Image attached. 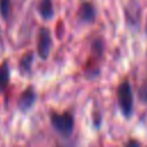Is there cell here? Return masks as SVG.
I'll list each match as a JSON object with an SVG mask.
<instances>
[{
    "mask_svg": "<svg viewBox=\"0 0 147 147\" xmlns=\"http://www.w3.org/2000/svg\"><path fill=\"white\" fill-rule=\"evenodd\" d=\"M32 62H33V53L29 52L26 54H24L20 61V68L21 71L24 74H29L31 71V67H32Z\"/></svg>",
    "mask_w": 147,
    "mask_h": 147,
    "instance_id": "cell-8",
    "label": "cell"
},
{
    "mask_svg": "<svg viewBox=\"0 0 147 147\" xmlns=\"http://www.w3.org/2000/svg\"><path fill=\"white\" fill-rule=\"evenodd\" d=\"M55 147H74V145H70V144H60Z\"/></svg>",
    "mask_w": 147,
    "mask_h": 147,
    "instance_id": "cell-12",
    "label": "cell"
},
{
    "mask_svg": "<svg viewBox=\"0 0 147 147\" xmlns=\"http://www.w3.org/2000/svg\"><path fill=\"white\" fill-rule=\"evenodd\" d=\"M10 80V69L8 61L5 60L0 64V93H2L9 85Z\"/></svg>",
    "mask_w": 147,
    "mask_h": 147,
    "instance_id": "cell-6",
    "label": "cell"
},
{
    "mask_svg": "<svg viewBox=\"0 0 147 147\" xmlns=\"http://www.w3.org/2000/svg\"><path fill=\"white\" fill-rule=\"evenodd\" d=\"M124 147H140V142L136 139H131L124 145Z\"/></svg>",
    "mask_w": 147,
    "mask_h": 147,
    "instance_id": "cell-10",
    "label": "cell"
},
{
    "mask_svg": "<svg viewBox=\"0 0 147 147\" xmlns=\"http://www.w3.org/2000/svg\"><path fill=\"white\" fill-rule=\"evenodd\" d=\"M10 9V0H0V11L3 18H7Z\"/></svg>",
    "mask_w": 147,
    "mask_h": 147,
    "instance_id": "cell-9",
    "label": "cell"
},
{
    "mask_svg": "<svg viewBox=\"0 0 147 147\" xmlns=\"http://www.w3.org/2000/svg\"><path fill=\"white\" fill-rule=\"evenodd\" d=\"M78 17L82 22H92L95 17V8L90 2H84L78 11Z\"/></svg>",
    "mask_w": 147,
    "mask_h": 147,
    "instance_id": "cell-5",
    "label": "cell"
},
{
    "mask_svg": "<svg viewBox=\"0 0 147 147\" xmlns=\"http://www.w3.org/2000/svg\"><path fill=\"white\" fill-rule=\"evenodd\" d=\"M146 31H147V28H146Z\"/></svg>",
    "mask_w": 147,
    "mask_h": 147,
    "instance_id": "cell-13",
    "label": "cell"
},
{
    "mask_svg": "<svg viewBox=\"0 0 147 147\" xmlns=\"http://www.w3.org/2000/svg\"><path fill=\"white\" fill-rule=\"evenodd\" d=\"M38 10H39L40 16L44 20H51L54 15V8H53L52 0H40Z\"/></svg>",
    "mask_w": 147,
    "mask_h": 147,
    "instance_id": "cell-7",
    "label": "cell"
},
{
    "mask_svg": "<svg viewBox=\"0 0 147 147\" xmlns=\"http://www.w3.org/2000/svg\"><path fill=\"white\" fill-rule=\"evenodd\" d=\"M34 102H36V92H34V88L30 86V87H26L21 93L17 100V108L21 111L26 113L33 107Z\"/></svg>",
    "mask_w": 147,
    "mask_h": 147,
    "instance_id": "cell-4",
    "label": "cell"
},
{
    "mask_svg": "<svg viewBox=\"0 0 147 147\" xmlns=\"http://www.w3.org/2000/svg\"><path fill=\"white\" fill-rule=\"evenodd\" d=\"M49 119H51V124L54 127V130L61 136L68 137L72 133L75 121H74V116L71 113L52 111L49 114Z\"/></svg>",
    "mask_w": 147,
    "mask_h": 147,
    "instance_id": "cell-2",
    "label": "cell"
},
{
    "mask_svg": "<svg viewBox=\"0 0 147 147\" xmlns=\"http://www.w3.org/2000/svg\"><path fill=\"white\" fill-rule=\"evenodd\" d=\"M140 98L144 99V100H147V87H142L140 90Z\"/></svg>",
    "mask_w": 147,
    "mask_h": 147,
    "instance_id": "cell-11",
    "label": "cell"
},
{
    "mask_svg": "<svg viewBox=\"0 0 147 147\" xmlns=\"http://www.w3.org/2000/svg\"><path fill=\"white\" fill-rule=\"evenodd\" d=\"M116 98H117V105L121 109L122 115L125 118H130L133 113V92L130 85V82L127 79H123L116 90Z\"/></svg>",
    "mask_w": 147,
    "mask_h": 147,
    "instance_id": "cell-1",
    "label": "cell"
},
{
    "mask_svg": "<svg viewBox=\"0 0 147 147\" xmlns=\"http://www.w3.org/2000/svg\"><path fill=\"white\" fill-rule=\"evenodd\" d=\"M52 48V36L47 28H41L38 32L37 39V51L41 60H46L51 53Z\"/></svg>",
    "mask_w": 147,
    "mask_h": 147,
    "instance_id": "cell-3",
    "label": "cell"
}]
</instances>
